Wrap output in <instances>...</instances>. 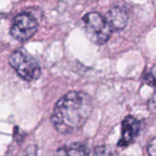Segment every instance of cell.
Masks as SVG:
<instances>
[{
	"label": "cell",
	"mask_w": 156,
	"mask_h": 156,
	"mask_svg": "<svg viewBox=\"0 0 156 156\" xmlns=\"http://www.w3.org/2000/svg\"><path fill=\"white\" fill-rule=\"evenodd\" d=\"M9 62L18 75L27 82L37 80L41 76V70L34 57L22 49L16 50L9 57Z\"/></svg>",
	"instance_id": "obj_2"
},
{
	"label": "cell",
	"mask_w": 156,
	"mask_h": 156,
	"mask_svg": "<svg viewBox=\"0 0 156 156\" xmlns=\"http://www.w3.org/2000/svg\"><path fill=\"white\" fill-rule=\"evenodd\" d=\"M93 109L91 97L80 91H71L61 98L53 108L51 123L62 134L72 133L81 129Z\"/></svg>",
	"instance_id": "obj_1"
},
{
	"label": "cell",
	"mask_w": 156,
	"mask_h": 156,
	"mask_svg": "<svg viewBox=\"0 0 156 156\" xmlns=\"http://www.w3.org/2000/svg\"><path fill=\"white\" fill-rule=\"evenodd\" d=\"M147 83L156 88V64L152 66L147 75Z\"/></svg>",
	"instance_id": "obj_9"
},
{
	"label": "cell",
	"mask_w": 156,
	"mask_h": 156,
	"mask_svg": "<svg viewBox=\"0 0 156 156\" xmlns=\"http://www.w3.org/2000/svg\"><path fill=\"white\" fill-rule=\"evenodd\" d=\"M147 151L150 156H156V137L149 142L147 146Z\"/></svg>",
	"instance_id": "obj_10"
},
{
	"label": "cell",
	"mask_w": 156,
	"mask_h": 156,
	"mask_svg": "<svg viewBox=\"0 0 156 156\" xmlns=\"http://www.w3.org/2000/svg\"><path fill=\"white\" fill-rule=\"evenodd\" d=\"M20 156H37V148L35 145H30Z\"/></svg>",
	"instance_id": "obj_11"
},
{
	"label": "cell",
	"mask_w": 156,
	"mask_h": 156,
	"mask_svg": "<svg viewBox=\"0 0 156 156\" xmlns=\"http://www.w3.org/2000/svg\"><path fill=\"white\" fill-rule=\"evenodd\" d=\"M140 130V123L133 116H127L122 121L121 137L118 143L119 147H126L131 144Z\"/></svg>",
	"instance_id": "obj_5"
},
{
	"label": "cell",
	"mask_w": 156,
	"mask_h": 156,
	"mask_svg": "<svg viewBox=\"0 0 156 156\" xmlns=\"http://www.w3.org/2000/svg\"><path fill=\"white\" fill-rule=\"evenodd\" d=\"M54 156H89V151L85 144L74 142L59 148Z\"/></svg>",
	"instance_id": "obj_7"
},
{
	"label": "cell",
	"mask_w": 156,
	"mask_h": 156,
	"mask_svg": "<svg viewBox=\"0 0 156 156\" xmlns=\"http://www.w3.org/2000/svg\"><path fill=\"white\" fill-rule=\"evenodd\" d=\"M93 156H113V153L110 147L102 145V146H98L95 149Z\"/></svg>",
	"instance_id": "obj_8"
},
{
	"label": "cell",
	"mask_w": 156,
	"mask_h": 156,
	"mask_svg": "<svg viewBox=\"0 0 156 156\" xmlns=\"http://www.w3.org/2000/svg\"><path fill=\"white\" fill-rule=\"evenodd\" d=\"M148 108H149L150 111L156 114V92L153 94V96L150 99V101L148 103Z\"/></svg>",
	"instance_id": "obj_12"
},
{
	"label": "cell",
	"mask_w": 156,
	"mask_h": 156,
	"mask_svg": "<svg viewBox=\"0 0 156 156\" xmlns=\"http://www.w3.org/2000/svg\"><path fill=\"white\" fill-rule=\"evenodd\" d=\"M104 18L112 31L123 30L128 23V12L121 7H113Z\"/></svg>",
	"instance_id": "obj_6"
},
{
	"label": "cell",
	"mask_w": 156,
	"mask_h": 156,
	"mask_svg": "<svg viewBox=\"0 0 156 156\" xmlns=\"http://www.w3.org/2000/svg\"><path fill=\"white\" fill-rule=\"evenodd\" d=\"M82 23L87 36L92 42L102 45L109 40L112 30L99 13H87L82 19Z\"/></svg>",
	"instance_id": "obj_3"
},
{
	"label": "cell",
	"mask_w": 156,
	"mask_h": 156,
	"mask_svg": "<svg viewBox=\"0 0 156 156\" xmlns=\"http://www.w3.org/2000/svg\"><path fill=\"white\" fill-rule=\"evenodd\" d=\"M37 30L38 22L36 19L31 14L23 12L14 18L9 33L12 38L19 41H26L34 36Z\"/></svg>",
	"instance_id": "obj_4"
}]
</instances>
